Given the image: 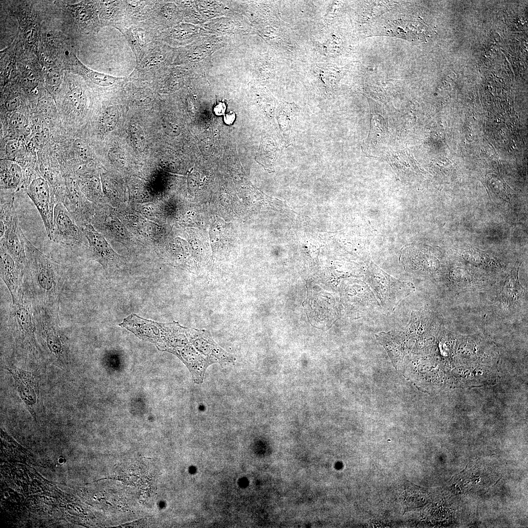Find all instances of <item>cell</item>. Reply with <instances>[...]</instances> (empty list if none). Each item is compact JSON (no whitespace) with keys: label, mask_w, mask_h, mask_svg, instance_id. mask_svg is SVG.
<instances>
[{"label":"cell","mask_w":528,"mask_h":528,"mask_svg":"<svg viewBox=\"0 0 528 528\" xmlns=\"http://www.w3.org/2000/svg\"><path fill=\"white\" fill-rule=\"evenodd\" d=\"M8 370L15 380V384L21 398L36 420L34 407L37 402V395L34 376L31 373L19 368H8Z\"/></svg>","instance_id":"4fadbf2b"},{"label":"cell","mask_w":528,"mask_h":528,"mask_svg":"<svg viewBox=\"0 0 528 528\" xmlns=\"http://www.w3.org/2000/svg\"><path fill=\"white\" fill-rule=\"evenodd\" d=\"M27 193L38 210L48 235L53 226L56 198L47 181L42 177H36L30 181Z\"/></svg>","instance_id":"30bf717a"},{"label":"cell","mask_w":528,"mask_h":528,"mask_svg":"<svg viewBox=\"0 0 528 528\" xmlns=\"http://www.w3.org/2000/svg\"><path fill=\"white\" fill-rule=\"evenodd\" d=\"M167 338L168 350L188 366L197 383L203 382L207 368L214 363H234L233 355L213 340L210 332L181 326L176 322L159 324Z\"/></svg>","instance_id":"6da1fadb"},{"label":"cell","mask_w":528,"mask_h":528,"mask_svg":"<svg viewBox=\"0 0 528 528\" xmlns=\"http://www.w3.org/2000/svg\"><path fill=\"white\" fill-rule=\"evenodd\" d=\"M5 232L0 238L2 246L16 260L25 265L26 255L24 236L18 216L4 226Z\"/></svg>","instance_id":"7c38bea8"},{"label":"cell","mask_w":528,"mask_h":528,"mask_svg":"<svg viewBox=\"0 0 528 528\" xmlns=\"http://www.w3.org/2000/svg\"><path fill=\"white\" fill-rule=\"evenodd\" d=\"M376 338L388 352L392 360L397 361L405 354L404 340L395 331L381 332L375 335Z\"/></svg>","instance_id":"ac0fdd59"},{"label":"cell","mask_w":528,"mask_h":528,"mask_svg":"<svg viewBox=\"0 0 528 528\" xmlns=\"http://www.w3.org/2000/svg\"><path fill=\"white\" fill-rule=\"evenodd\" d=\"M47 236L56 243L68 246H88V241L83 231L59 201L55 204L53 226Z\"/></svg>","instance_id":"8992f818"},{"label":"cell","mask_w":528,"mask_h":528,"mask_svg":"<svg viewBox=\"0 0 528 528\" xmlns=\"http://www.w3.org/2000/svg\"><path fill=\"white\" fill-rule=\"evenodd\" d=\"M162 125L164 132L168 135L177 136L180 133V126L173 120L163 119Z\"/></svg>","instance_id":"f1b7e54d"},{"label":"cell","mask_w":528,"mask_h":528,"mask_svg":"<svg viewBox=\"0 0 528 528\" xmlns=\"http://www.w3.org/2000/svg\"><path fill=\"white\" fill-rule=\"evenodd\" d=\"M19 149V145L17 140H12L7 142L6 145V153L9 157H14Z\"/></svg>","instance_id":"836d02e7"},{"label":"cell","mask_w":528,"mask_h":528,"mask_svg":"<svg viewBox=\"0 0 528 528\" xmlns=\"http://www.w3.org/2000/svg\"><path fill=\"white\" fill-rule=\"evenodd\" d=\"M73 148L77 155L84 161H88L92 159L93 154L91 149L83 140L76 139L73 142Z\"/></svg>","instance_id":"484cf974"},{"label":"cell","mask_w":528,"mask_h":528,"mask_svg":"<svg viewBox=\"0 0 528 528\" xmlns=\"http://www.w3.org/2000/svg\"><path fill=\"white\" fill-rule=\"evenodd\" d=\"M214 139L210 132L205 131L200 135L198 146L202 154L209 155L213 152Z\"/></svg>","instance_id":"4316f807"},{"label":"cell","mask_w":528,"mask_h":528,"mask_svg":"<svg viewBox=\"0 0 528 528\" xmlns=\"http://www.w3.org/2000/svg\"><path fill=\"white\" fill-rule=\"evenodd\" d=\"M462 257L466 261L476 265L498 266L499 264L496 259L476 248L465 250L462 253Z\"/></svg>","instance_id":"7402d4cb"},{"label":"cell","mask_w":528,"mask_h":528,"mask_svg":"<svg viewBox=\"0 0 528 528\" xmlns=\"http://www.w3.org/2000/svg\"><path fill=\"white\" fill-rule=\"evenodd\" d=\"M81 229L88 241V256L98 262L107 274H112L119 266L120 256L113 250L105 238L90 223Z\"/></svg>","instance_id":"52a82bcc"},{"label":"cell","mask_w":528,"mask_h":528,"mask_svg":"<svg viewBox=\"0 0 528 528\" xmlns=\"http://www.w3.org/2000/svg\"><path fill=\"white\" fill-rule=\"evenodd\" d=\"M21 101L20 96L17 94H12L7 96L4 100L5 109L9 111L14 112L20 107Z\"/></svg>","instance_id":"f546056e"},{"label":"cell","mask_w":528,"mask_h":528,"mask_svg":"<svg viewBox=\"0 0 528 528\" xmlns=\"http://www.w3.org/2000/svg\"><path fill=\"white\" fill-rule=\"evenodd\" d=\"M199 174L197 172L191 174L188 178V185L191 191L195 190L198 185Z\"/></svg>","instance_id":"e575fe53"},{"label":"cell","mask_w":528,"mask_h":528,"mask_svg":"<svg viewBox=\"0 0 528 528\" xmlns=\"http://www.w3.org/2000/svg\"><path fill=\"white\" fill-rule=\"evenodd\" d=\"M160 165L164 169L169 171H175L179 167L178 163L172 157L163 156L160 160Z\"/></svg>","instance_id":"d6a6232c"},{"label":"cell","mask_w":528,"mask_h":528,"mask_svg":"<svg viewBox=\"0 0 528 528\" xmlns=\"http://www.w3.org/2000/svg\"><path fill=\"white\" fill-rule=\"evenodd\" d=\"M24 274L34 303L58 319L59 300L66 278L65 268L37 249L24 236Z\"/></svg>","instance_id":"7a4b0ae2"},{"label":"cell","mask_w":528,"mask_h":528,"mask_svg":"<svg viewBox=\"0 0 528 528\" xmlns=\"http://www.w3.org/2000/svg\"><path fill=\"white\" fill-rule=\"evenodd\" d=\"M9 328L18 347L36 357L40 352L36 338L37 331L34 308L24 292L19 298L12 303L9 317Z\"/></svg>","instance_id":"3957f363"},{"label":"cell","mask_w":528,"mask_h":528,"mask_svg":"<svg viewBox=\"0 0 528 528\" xmlns=\"http://www.w3.org/2000/svg\"><path fill=\"white\" fill-rule=\"evenodd\" d=\"M164 55L158 48L150 51L140 63L141 67L149 70L159 66L164 60Z\"/></svg>","instance_id":"d4e9b609"},{"label":"cell","mask_w":528,"mask_h":528,"mask_svg":"<svg viewBox=\"0 0 528 528\" xmlns=\"http://www.w3.org/2000/svg\"><path fill=\"white\" fill-rule=\"evenodd\" d=\"M0 77L4 84L10 83L18 77L17 57L14 42L2 51L0 55Z\"/></svg>","instance_id":"e0dca14e"},{"label":"cell","mask_w":528,"mask_h":528,"mask_svg":"<svg viewBox=\"0 0 528 528\" xmlns=\"http://www.w3.org/2000/svg\"><path fill=\"white\" fill-rule=\"evenodd\" d=\"M61 202L80 229L90 222L95 213V205L88 200L71 177L68 176L66 178V189Z\"/></svg>","instance_id":"ba28073f"},{"label":"cell","mask_w":528,"mask_h":528,"mask_svg":"<svg viewBox=\"0 0 528 528\" xmlns=\"http://www.w3.org/2000/svg\"><path fill=\"white\" fill-rule=\"evenodd\" d=\"M129 132L132 145L139 152H143L146 145V137L141 127L136 123H132L129 128Z\"/></svg>","instance_id":"cb8c5ba5"},{"label":"cell","mask_w":528,"mask_h":528,"mask_svg":"<svg viewBox=\"0 0 528 528\" xmlns=\"http://www.w3.org/2000/svg\"><path fill=\"white\" fill-rule=\"evenodd\" d=\"M23 180V174L20 166L11 160L1 161V192L14 194L22 186Z\"/></svg>","instance_id":"9a60e30c"},{"label":"cell","mask_w":528,"mask_h":528,"mask_svg":"<svg viewBox=\"0 0 528 528\" xmlns=\"http://www.w3.org/2000/svg\"><path fill=\"white\" fill-rule=\"evenodd\" d=\"M10 123L13 128L17 129L25 128L28 125L27 120L24 115L18 112L12 114L10 119Z\"/></svg>","instance_id":"4dcf8cb0"},{"label":"cell","mask_w":528,"mask_h":528,"mask_svg":"<svg viewBox=\"0 0 528 528\" xmlns=\"http://www.w3.org/2000/svg\"><path fill=\"white\" fill-rule=\"evenodd\" d=\"M134 99L139 105H146L151 102L152 94L148 90H139L135 95Z\"/></svg>","instance_id":"1f68e13d"},{"label":"cell","mask_w":528,"mask_h":528,"mask_svg":"<svg viewBox=\"0 0 528 528\" xmlns=\"http://www.w3.org/2000/svg\"><path fill=\"white\" fill-rule=\"evenodd\" d=\"M126 34L132 47L139 56L140 53L147 43V33L142 28L136 27L128 30Z\"/></svg>","instance_id":"603a6c76"},{"label":"cell","mask_w":528,"mask_h":528,"mask_svg":"<svg viewBox=\"0 0 528 528\" xmlns=\"http://www.w3.org/2000/svg\"><path fill=\"white\" fill-rule=\"evenodd\" d=\"M69 71L84 78L89 82L100 87H109L119 81L120 78L94 71L84 65L75 56L71 62Z\"/></svg>","instance_id":"5bb4252c"},{"label":"cell","mask_w":528,"mask_h":528,"mask_svg":"<svg viewBox=\"0 0 528 528\" xmlns=\"http://www.w3.org/2000/svg\"><path fill=\"white\" fill-rule=\"evenodd\" d=\"M0 248V276L12 296L13 302L20 297L25 265L16 260L2 246Z\"/></svg>","instance_id":"8fae6325"},{"label":"cell","mask_w":528,"mask_h":528,"mask_svg":"<svg viewBox=\"0 0 528 528\" xmlns=\"http://www.w3.org/2000/svg\"><path fill=\"white\" fill-rule=\"evenodd\" d=\"M419 489L412 484H406L400 493V499L404 510L413 509L420 506L424 499H421L422 495Z\"/></svg>","instance_id":"44dd1931"},{"label":"cell","mask_w":528,"mask_h":528,"mask_svg":"<svg viewBox=\"0 0 528 528\" xmlns=\"http://www.w3.org/2000/svg\"><path fill=\"white\" fill-rule=\"evenodd\" d=\"M110 157L113 165L118 168L124 167L126 164V157L124 152L119 147H114L110 152Z\"/></svg>","instance_id":"83f0119b"},{"label":"cell","mask_w":528,"mask_h":528,"mask_svg":"<svg viewBox=\"0 0 528 528\" xmlns=\"http://www.w3.org/2000/svg\"><path fill=\"white\" fill-rule=\"evenodd\" d=\"M44 82L51 90L58 89L62 86L65 71L58 66L52 64H44L41 66Z\"/></svg>","instance_id":"d6986e66"},{"label":"cell","mask_w":528,"mask_h":528,"mask_svg":"<svg viewBox=\"0 0 528 528\" xmlns=\"http://www.w3.org/2000/svg\"><path fill=\"white\" fill-rule=\"evenodd\" d=\"M66 13L76 31L88 34L95 32L101 26L97 1L84 0L74 4L57 2Z\"/></svg>","instance_id":"9c48e42d"},{"label":"cell","mask_w":528,"mask_h":528,"mask_svg":"<svg viewBox=\"0 0 528 528\" xmlns=\"http://www.w3.org/2000/svg\"><path fill=\"white\" fill-rule=\"evenodd\" d=\"M10 9L19 24L15 38L19 47L24 52L37 56L39 59L42 23L38 12L29 1H14Z\"/></svg>","instance_id":"5b68a950"},{"label":"cell","mask_w":528,"mask_h":528,"mask_svg":"<svg viewBox=\"0 0 528 528\" xmlns=\"http://www.w3.org/2000/svg\"><path fill=\"white\" fill-rule=\"evenodd\" d=\"M366 281L381 307L391 312L401 301L415 290L412 283L391 276L373 263L369 266Z\"/></svg>","instance_id":"277c9868"},{"label":"cell","mask_w":528,"mask_h":528,"mask_svg":"<svg viewBox=\"0 0 528 528\" xmlns=\"http://www.w3.org/2000/svg\"><path fill=\"white\" fill-rule=\"evenodd\" d=\"M235 118V113L233 111H230L224 114V121L226 124H231L234 121Z\"/></svg>","instance_id":"8d00e7d4"},{"label":"cell","mask_w":528,"mask_h":528,"mask_svg":"<svg viewBox=\"0 0 528 528\" xmlns=\"http://www.w3.org/2000/svg\"><path fill=\"white\" fill-rule=\"evenodd\" d=\"M521 262L517 261L507 276L502 287L500 296L507 305H513L524 296L525 290L519 280V271Z\"/></svg>","instance_id":"2e32d148"},{"label":"cell","mask_w":528,"mask_h":528,"mask_svg":"<svg viewBox=\"0 0 528 528\" xmlns=\"http://www.w3.org/2000/svg\"><path fill=\"white\" fill-rule=\"evenodd\" d=\"M119 118V111L113 106L107 107L101 114L99 123V130L101 135L104 136L115 128Z\"/></svg>","instance_id":"ffe728a7"},{"label":"cell","mask_w":528,"mask_h":528,"mask_svg":"<svg viewBox=\"0 0 528 528\" xmlns=\"http://www.w3.org/2000/svg\"><path fill=\"white\" fill-rule=\"evenodd\" d=\"M226 109L224 102H220L215 106L214 111L217 115L220 116L224 114Z\"/></svg>","instance_id":"d590c367"}]
</instances>
